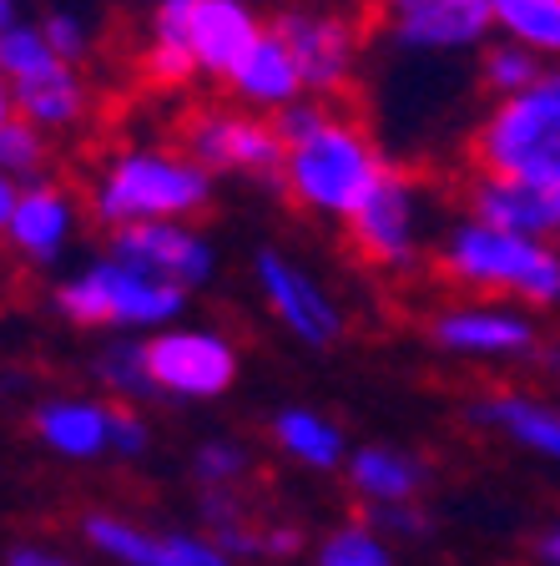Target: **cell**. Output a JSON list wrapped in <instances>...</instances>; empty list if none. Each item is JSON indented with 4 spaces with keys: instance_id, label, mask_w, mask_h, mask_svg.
<instances>
[{
    "instance_id": "b9f144b4",
    "label": "cell",
    "mask_w": 560,
    "mask_h": 566,
    "mask_svg": "<svg viewBox=\"0 0 560 566\" xmlns=\"http://www.w3.org/2000/svg\"><path fill=\"white\" fill-rule=\"evenodd\" d=\"M15 21H21V6H15V0H0V35L11 31Z\"/></svg>"
},
{
    "instance_id": "277c9868",
    "label": "cell",
    "mask_w": 560,
    "mask_h": 566,
    "mask_svg": "<svg viewBox=\"0 0 560 566\" xmlns=\"http://www.w3.org/2000/svg\"><path fill=\"white\" fill-rule=\"evenodd\" d=\"M469 172L560 192V61H550L526 92L495 96L469 132Z\"/></svg>"
},
{
    "instance_id": "44dd1931",
    "label": "cell",
    "mask_w": 560,
    "mask_h": 566,
    "mask_svg": "<svg viewBox=\"0 0 560 566\" xmlns=\"http://www.w3.org/2000/svg\"><path fill=\"white\" fill-rule=\"evenodd\" d=\"M263 436H268L273 455L308 475H344L353 450L349 430L318 405H278L268 415V424H263Z\"/></svg>"
},
{
    "instance_id": "f35d334b",
    "label": "cell",
    "mask_w": 560,
    "mask_h": 566,
    "mask_svg": "<svg viewBox=\"0 0 560 566\" xmlns=\"http://www.w3.org/2000/svg\"><path fill=\"white\" fill-rule=\"evenodd\" d=\"M15 122V86L6 82V71H0V132Z\"/></svg>"
},
{
    "instance_id": "4316f807",
    "label": "cell",
    "mask_w": 560,
    "mask_h": 566,
    "mask_svg": "<svg viewBox=\"0 0 560 566\" xmlns=\"http://www.w3.org/2000/svg\"><path fill=\"white\" fill-rule=\"evenodd\" d=\"M308 566H399V546L363 516H344L314 542Z\"/></svg>"
},
{
    "instance_id": "9a60e30c",
    "label": "cell",
    "mask_w": 560,
    "mask_h": 566,
    "mask_svg": "<svg viewBox=\"0 0 560 566\" xmlns=\"http://www.w3.org/2000/svg\"><path fill=\"white\" fill-rule=\"evenodd\" d=\"M465 420L475 430H490L495 440H505L520 455L560 465V400H550L540 389H520V385L479 389L465 405Z\"/></svg>"
},
{
    "instance_id": "f1b7e54d",
    "label": "cell",
    "mask_w": 560,
    "mask_h": 566,
    "mask_svg": "<svg viewBox=\"0 0 560 566\" xmlns=\"http://www.w3.org/2000/svg\"><path fill=\"white\" fill-rule=\"evenodd\" d=\"M51 163H56V147H51V137L41 127H31V122L15 117L11 127L0 132V172L15 177V182H41V177H51Z\"/></svg>"
},
{
    "instance_id": "603a6c76",
    "label": "cell",
    "mask_w": 560,
    "mask_h": 566,
    "mask_svg": "<svg viewBox=\"0 0 560 566\" xmlns=\"http://www.w3.org/2000/svg\"><path fill=\"white\" fill-rule=\"evenodd\" d=\"M222 92H228V102L247 106V112H263V117H278V112H288V106H298L308 96L304 76H298V61L283 46V35L273 31V21H268V35L222 82Z\"/></svg>"
},
{
    "instance_id": "836d02e7",
    "label": "cell",
    "mask_w": 560,
    "mask_h": 566,
    "mask_svg": "<svg viewBox=\"0 0 560 566\" xmlns=\"http://www.w3.org/2000/svg\"><path fill=\"white\" fill-rule=\"evenodd\" d=\"M152 450V420L141 405H117V436H112V460H141Z\"/></svg>"
},
{
    "instance_id": "5bb4252c",
    "label": "cell",
    "mask_w": 560,
    "mask_h": 566,
    "mask_svg": "<svg viewBox=\"0 0 560 566\" xmlns=\"http://www.w3.org/2000/svg\"><path fill=\"white\" fill-rule=\"evenodd\" d=\"M82 218H86V198H76L56 177H41V182L21 188V202H15L0 243L21 269H56L71 253L76 233H82Z\"/></svg>"
},
{
    "instance_id": "ab89813d",
    "label": "cell",
    "mask_w": 560,
    "mask_h": 566,
    "mask_svg": "<svg viewBox=\"0 0 560 566\" xmlns=\"http://www.w3.org/2000/svg\"><path fill=\"white\" fill-rule=\"evenodd\" d=\"M540 375L560 389V344H546V349H540Z\"/></svg>"
},
{
    "instance_id": "9c48e42d",
    "label": "cell",
    "mask_w": 560,
    "mask_h": 566,
    "mask_svg": "<svg viewBox=\"0 0 560 566\" xmlns=\"http://www.w3.org/2000/svg\"><path fill=\"white\" fill-rule=\"evenodd\" d=\"M147 365H152L157 400L177 405L228 400L243 379L237 344L208 324H172V329L147 334Z\"/></svg>"
},
{
    "instance_id": "7c38bea8",
    "label": "cell",
    "mask_w": 560,
    "mask_h": 566,
    "mask_svg": "<svg viewBox=\"0 0 560 566\" xmlns=\"http://www.w3.org/2000/svg\"><path fill=\"white\" fill-rule=\"evenodd\" d=\"M273 31L298 61L304 92L318 102H344L363 61V31L353 15L324 11V6H283L273 15Z\"/></svg>"
},
{
    "instance_id": "4dcf8cb0",
    "label": "cell",
    "mask_w": 560,
    "mask_h": 566,
    "mask_svg": "<svg viewBox=\"0 0 560 566\" xmlns=\"http://www.w3.org/2000/svg\"><path fill=\"white\" fill-rule=\"evenodd\" d=\"M51 66H61V56L51 51L41 21H15L11 31L0 35V71H6L11 86L31 82V76H41V71H51Z\"/></svg>"
},
{
    "instance_id": "6da1fadb",
    "label": "cell",
    "mask_w": 560,
    "mask_h": 566,
    "mask_svg": "<svg viewBox=\"0 0 560 566\" xmlns=\"http://www.w3.org/2000/svg\"><path fill=\"white\" fill-rule=\"evenodd\" d=\"M283 137V198L304 218L318 223H349L353 212L379 192L394 163L373 142L363 117H353L344 102H318L304 96L298 106L278 112Z\"/></svg>"
},
{
    "instance_id": "83f0119b",
    "label": "cell",
    "mask_w": 560,
    "mask_h": 566,
    "mask_svg": "<svg viewBox=\"0 0 560 566\" xmlns=\"http://www.w3.org/2000/svg\"><path fill=\"white\" fill-rule=\"evenodd\" d=\"M187 471H192L198 491H243L253 475V446L243 436H208L198 440Z\"/></svg>"
},
{
    "instance_id": "e575fe53",
    "label": "cell",
    "mask_w": 560,
    "mask_h": 566,
    "mask_svg": "<svg viewBox=\"0 0 560 566\" xmlns=\"http://www.w3.org/2000/svg\"><path fill=\"white\" fill-rule=\"evenodd\" d=\"M314 552L298 521H263V562H298Z\"/></svg>"
},
{
    "instance_id": "52a82bcc",
    "label": "cell",
    "mask_w": 560,
    "mask_h": 566,
    "mask_svg": "<svg viewBox=\"0 0 560 566\" xmlns=\"http://www.w3.org/2000/svg\"><path fill=\"white\" fill-rule=\"evenodd\" d=\"M349 253L363 269L384 273V279H409L434 259L430 248V198H424L420 177L394 167L379 182L369 202L344 223Z\"/></svg>"
},
{
    "instance_id": "484cf974",
    "label": "cell",
    "mask_w": 560,
    "mask_h": 566,
    "mask_svg": "<svg viewBox=\"0 0 560 566\" xmlns=\"http://www.w3.org/2000/svg\"><path fill=\"white\" fill-rule=\"evenodd\" d=\"M485 6H490V25L500 41L560 61V0H485Z\"/></svg>"
},
{
    "instance_id": "4fadbf2b",
    "label": "cell",
    "mask_w": 560,
    "mask_h": 566,
    "mask_svg": "<svg viewBox=\"0 0 560 566\" xmlns=\"http://www.w3.org/2000/svg\"><path fill=\"white\" fill-rule=\"evenodd\" d=\"M106 253L131 269H141L147 279L182 289L187 298L202 294L218 279V243L202 233L198 223H137L106 233Z\"/></svg>"
},
{
    "instance_id": "3957f363",
    "label": "cell",
    "mask_w": 560,
    "mask_h": 566,
    "mask_svg": "<svg viewBox=\"0 0 560 566\" xmlns=\"http://www.w3.org/2000/svg\"><path fill=\"white\" fill-rule=\"evenodd\" d=\"M434 273L475 298H505L520 308L560 304V243L520 238L479 218H455L434 238Z\"/></svg>"
},
{
    "instance_id": "60d3db41",
    "label": "cell",
    "mask_w": 560,
    "mask_h": 566,
    "mask_svg": "<svg viewBox=\"0 0 560 566\" xmlns=\"http://www.w3.org/2000/svg\"><path fill=\"white\" fill-rule=\"evenodd\" d=\"M409 6H424V0H373V11H379V21H384V15L409 11Z\"/></svg>"
},
{
    "instance_id": "d6986e66",
    "label": "cell",
    "mask_w": 560,
    "mask_h": 566,
    "mask_svg": "<svg viewBox=\"0 0 560 566\" xmlns=\"http://www.w3.org/2000/svg\"><path fill=\"white\" fill-rule=\"evenodd\" d=\"M430 481H434V465L414 446H399V440H363V446L349 450V465H344V485L359 501V511L424 501Z\"/></svg>"
},
{
    "instance_id": "e0dca14e",
    "label": "cell",
    "mask_w": 560,
    "mask_h": 566,
    "mask_svg": "<svg viewBox=\"0 0 560 566\" xmlns=\"http://www.w3.org/2000/svg\"><path fill=\"white\" fill-rule=\"evenodd\" d=\"M31 436L46 455L66 460V465L112 460L117 405L106 400V395H46L31 410Z\"/></svg>"
},
{
    "instance_id": "f546056e",
    "label": "cell",
    "mask_w": 560,
    "mask_h": 566,
    "mask_svg": "<svg viewBox=\"0 0 560 566\" xmlns=\"http://www.w3.org/2000/svg\"><path fill=\"white\" fill-rule=\"evenodd\" d=\"M546 66H550L546 56L515 46V41H490V46L479 51V82H485V92H495V96L526 92L530 82H540Z\"/></svg>"
},
{
    "instance_id": "ba28073f",
    "label": "cell",
    "mask_w": 560,
    "mask_h": 566,
    "mask_svg": "<svg viewBox=\"0 0 560 566\" xmlns=\"http://www.w3.org/2000/svg\"><path fill=\"white\" fill-rule=\"evenodd\" d=\"M424 339L444 359L465 365H526L540 359V324L536 308L505 304V298H455L424 314Z\"/></svg>"
},
{
    "instance_id": "5b68a950",
    "label": "cell",
    "mask_w": 560,
    "mask_h": 566,
    "mask_svg": "<svg viewBox=\"0 0 560 566\" xmlns=\"http://www.w3.org/2000/svg\"><path fill=\"white\" fill-rule=\"evenodd\" d=\"M51 308L61 314V324L92 334H157L182 324L187 294L167 289V283L147 279L141 269L96 253L82 269H71L66 279H56L51 289Z\"/></svg>"
},
{
    "instance_id": "cb8c5ba5",
    "label": "cell",
    "mask_w": 560,
    "mask_h": 566,
    "mask_svg": "<svg viewBox=\"0 0 560 566\" xmlns=\"http://www.w3.org/2000/svg\"><path fill=\"white\" fill-rule=\"evenodd\" d=\"M92 106H96L92 82H86V71L71 66V61H61V66H51L15 86V117L41 127L46 137H66V132L86 127V122H92Z\"/></svg>"
},
{
    "instance_id": "7a4b0ae2",
    "label": "cell",
    "mask_w": 560,
    "mask_h": 566,
    "mask_svg": "<svg viewBox=\"0 0 560 566\" xmlns=\"http://www.w3.org/2000/svg\"><path fill=\"white\" fill-rule=\"evenodd\" d=\"M218 198L208 177L177 142H121L96 163L86 212L102 233L137 223H198Z\"/></svg>"
},
{
    "instance_id": "ac0fdd59",
    "label": "cell",
    "mask_w": 560,
    "mask_h": 566,
    "mask_svg": "<svg viewBox=\"0 0 560 566\" xmlns=\"http://www.w3.org/2000/svg\"><path fill=\"white\" fill-rule=\"evenodd\" d=\"M459 202H465V218H479V223L505 228V233H520V238L560 243V192L550 188L495 177V172H469L465 188H459Z\"/></svg>"
},
{
    "instance_id": "ffe728a7",
    "label": "cell",
    "mask_w": 560,
    "mask_h": 566,
    "mask_svg": "<svg viewBox=\"0 0 560 566\" xmlns=\"http://www.w3.org/2000/svg\"><path fill=\"white\" fill-rule=\"evenodd\" d=\"M192 11L198 0H147L137 35V76L157 92H182L202 76L192 56Z\"/></svg>"
},
{
    "instance_id": "8fae6325",
    "label": "cell",
    "mask_w": 560,
    "mask_h": 566,
    "mask_svg": "<svg viewBox=\"0 0 560 566\" xmlns=\"http://www.w3.org/2000/svg\"><path fill=\"white\" fill-rule=\"evenodd\" d=\"M76 536L106 566H237L202 526L198 531L152 526V521H137L127 511H106V506L82 511Z\"/></svg>"
},
{
    "instance_id": "d6a6232c",
    "label": "cell",
    "mask_w": 560,
    "mask_h": 566,
    "mask_svg": "<svg viewBox=\"0 0 560 566\" xmlns=\"http://www.w3.org/2000/svg\"><path fill=\"white\" fill-rule=\"evenodd\" d=\"M41 31H46L51 51H56L61 61H71V66H86V56H92V25L82 21L76 11H46L41 15Z\"/></svg>"
},
{
    "instance_id": "2e32d148",
    "label": "cell",
    "mask_w": 560,
    "mask_h": 566,
    "mask_svg": "<svg viewBox=\"0 0 560 566\" xmlns=\"http://www.w3.org/2000/svg\"><path fill=\"white\" fill-rule=\"evenodd\" d=\"M389 46L409 56H465V51L490 46V6L485 0H424L399 15H384Z\"/></svg>"
},
{
    "instance_id": "d590c367",
    "label": "cell",
    "mask_w": 560,
    "mask_h": 566,
    "mask_svg": "<svg viewBox=\"0 0 560 566\" xmlns=\"http://www.w3.org/2000/svg\"><path fill=\"white\" fill-rule=\"evenodd\" d=\"M0 566H82L66 546L41 542V536H25V542H11L0 552Z\"/></svg>"
},
{
    "instance_id": "30bf717a",
    "label": "cell",
    "mask_w": 560,
    "mask_h": 566,
    "mask_svg": "<svg viewBox=\"0 0 560 566\" xmlns=\"http://www.w3.org/2000/svg\"><path fill=\"white\" fill-rule=\"evenodd\" d=\"M253 289L273 324L304 349H334L349 334V314L334 298V289L314 269L288 259L283 248H257L253 253Z\"/></svg>"
},
{
    "instance_id": "8d00e7d4",
    "label": "cell",
    "mask_w": 560,
    "mask_h": 566,
    "mask_svg": "<svg viewBox=\"0 0 560 566\" xmlns=\"http://www.w3.org/2000/svg\"><path fill=\"white\" fill-rule=\"evenodd\" d=\"M536 562L540 566H560V521H550V526H540V536H536Z\"/></svg>"
},
{
    "instance_id": "74e56055",
    "label": "cell",
    "mask_w": 560,
    "mask_h": 566,
    "mask_svg": "<svg viewBox=\"0 0 560 566\" xmlns=\"http://www.w3.org/2000/svg\"><path fill=\"white\" fill-rule=\"evenodd\" d=\"M15 202H21V182H15V177H6V172H0V233H6V223H11Z\"/></svg>"
},
{
    "instance_id": "d4e9b609",
    "label": "cell",
    "mask_w": 560,
    "mask_h": 566,
    "mask_svg": "<svg viewBox=\"0 0 560 566\" xmlns=\"http://www.w3.org/2000/svg\"><path fill=\"white\" fill-rule=\"evenodd\" d=\"M92 379L112 405L157 400L152 365H147V334H106V344L92 354Z\"/></svg>"
},
{
    "instance_id": "1f68e13d",
    "label": "cell",
    "mask_w": 560,
    "mask_h": 566,
    "mask_svg": "<svg viewBox=\"0 0 560 566\" xmlns=\"http://www.w3.org/2000/svg\"><path fill=\"white\" fill-rule=\"evenodd\" d=\"M363 521H369L373 531H384L389 542H424L434 531V516H430V506L424 501H399V506H363L359 511Z\"/></svg>"
},
{
    "instance_id": "8992f818",
    "label": "cell",
    "mask_w": 560,
    "mask_h": 566,
    "mask_svg": "<svg viewBox=\"0 0 560 566\" xmlns=\"http://www.w3.org/2000/svg\"><path fill=\"white\" fill-rule=\"evenodd\" d=\"M177 147L208 177H233L247 188H283V137L278 122L263 112H247L237 102H208L192 106L177 122Z\"/></svg>"
},
{
    "instance_id": "7402d4cb",
    "label": "cell",
    "mask_w": 560,
    "mask_h": 566,
    "mask_svg": "<svg viewBox=\"0 0 560 566\" xmlns=\"http://www.w3.org/2000/svg\"><path fill=\"white\" fill-rule=\"evenodd\" d=\"M268 35V21L253 0H198L192 11V56L198 71L212 82H228L237 71V61Z\"/></svg>"
}]
</instances>
